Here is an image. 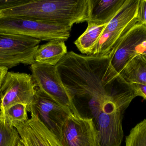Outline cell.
I'll list each match as a JSON object with an SVG mask.
<instances>
[{"label":"cell","instance_id":"obj_10","mask_svg":"<svg viewBox=\"0 0 146 146\" xmlns=\"http://www.w3.org/2000/svg\"><path fill=\"white\" fill-rule=\"evenodd\" d=\"M146 41V27L136 23L109 55L111 64L117 73L119 74L129 61L136 55V48Z\"/></svg>","mask_w":146,"mask_h":146},{"label":"cell","instance_id":"obj_5","mask_svg":"<svg viewBox=\"0 0 146 146\" xmlns=\"http://www.w3.org/2000/svg\"><path fill=\"white\" fill-rule=\"evenodd\" d=\"M41 40L0 32V67L10 69L20 64L32 65Z\"/></svg>","mask_w":146,"mask_h":146},{"label":"cell","instance_id":"obj_2","mask_svg":"<svg viewBox=\"0 0 146 146\" xmlns=\"http://www.w3.org/2000/svg\"><path fill=\"white\" fill-rule=\"evenodd\" d=\"M136 97L130 83L113 92L103 102L92 105L85 117L93 122L95 146H120L123 138V114Z\"/></svg>","mask_w":146,"mask_h":146},{"label":"cell","instance_id":"obj_9","mask_svg":"<svg viewBox=\"0 0 146 146\" xmlns=\"http://www.w3.org/2000/svg\"><path fill=\"white\" fill-rule=\"evenodd\" d=\"M96 134L92 120L72 114L63 125V146H95Z\"/></svg>","mask_w":146,"mask_h":146},{"label":"cell","instance_id":"obj_14","mask_svg":"<svg viewBox=\"0 0 146 146\" xmlns=\"http://www.w3.org/2000/svg\"><path fill=\"white\" fill-rule=\"evenodd\" d=\"M87 22L86 29L75 41L74 44L83 55H91L107 24Z\"/></svg>","mask_w":146,"mask_h":146},{"label":"cell","instance_id":"obj_15","mask_svg":"<svg viewBox=\"0 0 146 146\" xmlns=\"http://www.w3.org/2000/svg\"><path fill=\"white\" fill-rule=\"evenodd\" d=\"M119 74L127 83L146 85V61L141 55L136 54L129 61Z\"/></svg>","mask_w":146,"mask_h":146},{"label":"cell","instance_id":"obj_12","mask_svg":"<svg viewBox=\"0 0 146 146\" xmlns=\"http://www.w3.org/2000/svg\"><path fill=\"white\" fill-rule=\"evenodd\" d=\"M65 41L54 39L39 46L34 56L35 63L55 67L67 55Z\"/></svg>","mask_w":146,"mask_h":146},{"label":"cell","instance_id":"obj_17","mask_svg":"<svg viewBox=\"0 0 146 146\" xmlns=\"http://www.w3.org/2000/svg\"><path fill=\"white\" fill-rule=\"evenodd\" d=\"M125 142L126 146H146V119L131 129Z\"/></svg>","mask_w":146,"mask_h":146},{"label":"cell","instance_id":"obj_8","mask_svg":"<svg viewBox=\"0 0 146 146\" xmlns=\"http://www.w3.org/2000/svg\"><path fill=\"white\" fill-rule=\"evenodd\" d=\"M31 117L24 122H15L13 126L18 131L24 146H63L54 133L31 113Z\"/></svg>","mask_w":146,"mask_h":146},{"label":"cell","instance_id":"obj_23","mask_svg":"<svg viewBox=\"0 0 146 146\" xmlns=\"http://www.w3.org/2000/svg\"><path fill=\"white\" fill-rule=\"evenodd\" d=\"M17 146H24V145H23V144H22V143H21V141H20L19 142V143H18V145H17Z\"/></svg>","mask_w":146,"mask_h":146},{"label":"cell","instance_id":"obj_20","mask_svg":"<svg viewBox=\"0 0 146 146\" xmlns=\"http://www.w3.org/2000/svg\"><path fill=\"white\" fill-rule=\"evenodd\" d=\"M130 84L136 97H142L146 100V85L135 83H130Z\"/></svg>","mask_w":146,"mask_h":146},{"label":"cell","instance_id":"obj_6","mask_svg":"<svg viewBox=\"0 0 146 146\" xmlns=\"http://www.w3.org/2000/svg\"><path fill=\"white\" fill-rule=\"evenodd\" d=\"M28 112L36 115L62 142L63 125L73 114L69 108L58 103L37 87L34 100Z\"/></svg>","mask_w":146,"mask_h":146},{"label":"cell","instance_id":"obj_4","mask_svg":"<svg viewBox=\"0 0 146 146\" xmlns=\"http://www.w3.org/2000/svg\"><path fill=\"white\" fill-rule=\"evenodd\" d=\"M36 88L32 75L7 72L0 86V119L11 106L18 104L26 105L28 112Z\"/></svg>","mask_w":146,"mask_h":146},{"label":"cell","instance_id":"obj_19","mask_svg":"<svg viewBox=\"0 0 146 146\" xmlns=\"http://www.w3.org/2000/svg\"><path fill=\"white\" fill-rule=\"evenodd\" d=\"M137 23L146 27V0H139L138 5Z\"/></svg>","mask_w":146,"mask_h":146},{"label":"cell","instance_id":"obj_16","mask_svg":"<svg viewBox=\"0 0 146 146\" xmlns=\"http://www.w3.org/2000/svg\"><path fill=\"white\" fill-rule=\"evenodd\" d=\"M27 107L26 105L18 104L11 106L6 111L0 121L10 126L15 122H24L29 119Z\"/></svg>","mask_w":146,"mask_h":146},{"label":"cell","instance_id":"obj_18","mask_svg":"<svg viewBox=\"0 0 146 146\" xmlns=\"http://www.w3.org/2000/svg\"><path fill=\"white\" fill-rule=\"evenodd\" d=\"M20 141L15 127L0 121V146H17Z\"/></svg>","mask_w":146,"mask_h":146},{"label":"cell","instance_id":"obj_11","mask_svg":"<svg viewBox=\"0 0 146 146\" xmlns=\"http://www.w3.org/2000/svg\"><path fill=\"white\" fill-rule=\"evenodd\" d=\"M126 1L88 0V21L99 24H108L116 15Z\"/></svg>","mask_w":146,"mask_h":146},{"label":"cell","instance_id":"obj_22","mask_svg":"<svg viewBox=\"0 0 146 146\" xmlns=\"http://www.w3.org/2000/svg\"><path fill=\"white\" fill-rule=\"evenodd\" d=\"M8 70V69L7 68L4 67H0V86H1V84L3 80V78L6 73H7Z\"/></svg>","mask_w":146,"mask_h":146},{"label":"cell","instance_id":"obj_7","mask_svg":"<svg viewBox=\"0 0 146 146\" xmlns=\"http://www.w3.org/2000/svg\"><path fill=\"white\" fill-rule=\"evenodd\" d=\"M31 70L37 88L58 103L69 108L74 115H79L56 67L34 63L31 65Z\"/></svg>","mask_w":146,"mask_h":146},{"label":"cell","instance_id":"obj_1","mask_svg":"<svg viewBox=\"0 0 146 146\" xmlns=\"http://www.w3.org/2000/svg\"><path fill=\"white\" fill-rule=\"evenodd\" d=\"M0 15L66 25L89 20L88 0H0Z\"/></svg>","mask_w":146,"mask_h":146},{"label":"cell","instance_id":"obj_13","mask_svg":"<svg viewBox=\"0 0 146 146\" xmlns=\"http://www.w3.org/2000/svg\"><path fill=\"white\" fill-rule=\"evenodd\" d=\"M139 1L126 0L116 15L107 24L103 33H109L121 30L137 18Z\"/></svg>","mask_w":146,"mask_h":146},{"label":"cell","instance_id":"obj_21","mask_svg":"<svg viewBox=\"0 0 146 146\" xmlns=\"http://www.w3.org/2000/svg\"><path fill=\"white\" fill-rule=\"evenodd\" d=\"M136 53L141 55L146 61V41L136 48Z\"/></svg>","mask_w":146,"mask_h":146},{"label":"cell","instance_id":"obj_3","mask_svg":"<svg viewBox=\"0 0 146 146\" xmlns=\"http://www.w3.org/2000/svg\"><path fill=\"white\" fill-rule=\"evenodd\" d=\"M71 27L20 16L0 15V32L41 40H67Z\"/></svg>","mask_w":146,"mask_h":146}]
</instances>
